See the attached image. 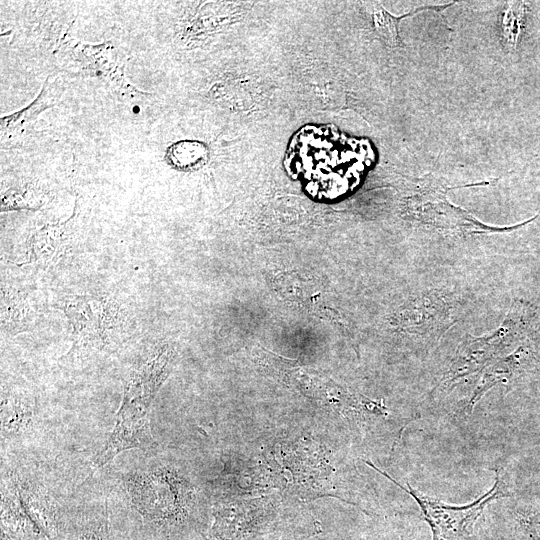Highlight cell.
<instances>
[{
    "label": "cell",
    "instance_id": "30bf717a",
    "mask_svg": "<svg viewBox=\"0 0 540 540\" xmlns=\"http://www.w3.org/2000/svg\"><path fill=\"white\" fill-rule=\"evenodd\" d=\"M23 510L46 540H57L60 522L48 498L25 485L16 487Z\"/></svg>",
    "mask_w": 540,
    "mask_h": 540
},
{
    "label": "cell",
    "instance_id": "9a60e30c",
    "mask_svg": "<svg viewBox=\"0 0 540 540\" xmlns=\"http://www.w3.org/2000/svg\"><path fill=\"white\" fill-rule=\"evenodd\" d=\"M168 157L175 166L181 169H190L198 167L206 161L208 150L200 142L183 141L170 148Z\"/></svg>",
    "mask_w": 540,
    "mask_h": 540
},
{
    "label": "cell",
    "instance_id": "ffe728a7",
    "mask_svg": "<svg viewBox=\"0 0 540 540\" xmlns=\"http://www.w3.org/2000/svg\"><path fill=\"white\" fill-rule=\"evenodd\" d=\"M144 540H155V539H144Z\"/></svg>",
    "mask_w": 540,
    "mask_h": 540
},
{
    "label": "cell",
    "instance_id": "d6986e66",
    "mask_svg": "<svg viewBox=\"0 0 540 540\" xmlns=\"http://www.w3.org/2000/svg\"><path fill=\"white\" fill-rule=\"evenodd\" d=\"M305 537L308 536H279V537H272L264 540H305Z\"/></svg>",
    "mask_w": 540,
    "mask_h": 540
},
{
    "label": "cell",
    "instance_id": "8992f818",
    "mask_svg": "<svg viewBox=\"0 0 540 540\" xmlns=\"http://www.w3.org/2000/svg\"><path fill=\"white\" fill-rule=\"evenodd\" d=\"M416 188L418 190L413 191V195L408 199L409 212L414 219L443 230L469 234L504 232L524 226L537 217L513 227L488 226L450 203L446 197V191L450 188L442 186L440 183L433 184L424 179L418 181Z\"/></svg>",
    "mask_w": 540,
    "mask_h": 540
},
{
    "label": "cell",
    "instance_id": "8fae6325",
    "mask_svg": "<svg viewBox=\"0 0 540 540\" xmlns=\"http://www.w3.org/2000/svg\"><path fill=\"white\" fill-rule=\"evenodd\" d=\"M59 95L56 83L48 77L37 98L24 109L1 118V134L14 136L19 134L30 122L44 110L52 107Z\"/></svg>",
    "mask_w": 540,
    "mask_h": 540
},
{
    "label": "cell",
    "instance_id": "2e32d148",
    "mask_svg": "<svg viewBox=\"0 0 540 540\" xmlns=\"http://www.w3.org/2000/svg\"><path fill=\"white\" fill-rule=\"evenodd\" d=\"M70 540H110L106 521H91L75 530Z\"/></svg>",
    "mask_w": 540,
    "mask_h": 540
},
{
    "label": "cell",
    "instance_id": "7c38bea8",
    "mask_svg": "<svg viewBox=\"0 0 540 540\" xmlns=\"http://www.w3.org/2000/svg\"><path fill=\"white\" fill-rule=\"evenodd\" d=\"M34 417L33 404L20 395L2 396L1 400V434L2 438L20 436L32 424Z\"/></svg>",
    "mask_w": 540,
    "mask_h": 540
},
{
    "label": "cell",
    "instance_id": "7a4b0ae2",
    "mask_svg": "<svg viewBox=\"0 0 540 540\" xmlns=\"http://www.w3.org/2000/svg\"><path fill=\"white\" fill-rule=\"evenodd\" d=\"M131 502L144 523L164 533H183L195 522L190 484L171 469L134 472L125 477Z\"/></svg>",
    "mask_w": 540,
    "mask_h": 540
},
{
    "label": "cell",
    "instance_id": "5bb4252c",
    "mask_svg": "<svg viewBox=\"0 0 540 540\" xmlns=\"http://www.w3.org/2000/svg\"><path fill=\"white\" fill-rule=\"evenodd\" d=\"M451 4L443 5V6L421 7L411 13H408L399 17L393 16L387 10H385L382 6L377 5L374 7L373 12H372L373 24H374L377 34L380 36V38L386 45L392 48L399 47L402 45V43L399 36L398 24L402 18L410 16V15H414L415 13L425 10V9H435V10L441 11L447 8Z\"/></svg>",
    "mask_w": 540,
    "mask_h": 540
},
{
    "label": "cell",
    "instance_id": "277c9868",
    "mask_svg": "<svg viewBox=\"0 0 540 540\" xmlns=\"http://www.w3.org/2000/svg\"><path fill=\"white\" fill-rule=\"evenodd\" d=\"M365 463L417 502L424 520L431 529L432 540H470L474 525L486 506L494 500L510 496L504 490L499 470H496L494 483L488 491L467 505L456 506L427 496L414 489L409 483L405 487L371 461L365 460Z\"/></svg>",
    "mask_w": 540,
    "mask_h": 540
},
{
    "label": "cell",
    "instance_id": "44dd1931",
    "mask_svg": "<svg viewBox=\"0 0 540 540\" xmlns=\"http://www.w3.org/2000/svg\"><path fill=\"white\" fill-rule=\"evenodd\" d=\"M401 540H404V539H401Z\"/></svg>",
    "mask_w": 540,
    "mask_h": 540
},
{
    "label": "cell",
    "instance_id": "9c48e42d",
    "mask_svg": "<svg viewBox=\"0 0 540 540\" xmlns=\"http://www.w3.org/2000/svg\"><path fill=\"white\" fill-rule=\"evenodd\" d=\"M74 214L64 222L47 224L37 230L29 241L30 262L51 265L68 249Z\"/></svg>",
    "mask_w": 540,
    "mask_h": 540
},
{
    "label": "cell",
    "instance_id": "ac0fdd59",
    "mask_svg": "<svg viewBox=\"0 0 540 540\" xmlns=\"http://www.w3.org/2000/svg\"><path fill=\"white\" fill-rule=\"evenodd\" d=\"M520 524L532 540H540V513H525L519 517Z\"/></svg>",
    "mask_w": 540,
    "mask_h": 540
},
{
    "label": "cell",
    "instance_id": "6da1fadb",
    "mask_svg": "<svg viewBox=\"0 0 540 540\" xmlns=\"http://www.w3.org/2000/svg\"><path fill=\"white\" fill-rule=\"evenodd\" d=\"M203 540H264L279 536H312L317 523L289 511L271 497L220 499Z\"/></svg>",
    "mask_w": 540,
    "mask_h": 540
},
{
    "label": "cell",
    "instance_id": "5b68a950",
    "mask_svg": "<svg viewBox=\"0 0 540 540\" xmlns=\"http://www.w3.org/2000/svg\"><path fill=\"white\" fill-rule=\"evenodd\" d=\"M55 55L67 70L106 82L127 101L135 102L146 95L136 89L126 78L124 60L109 41L88 44L64 36Z\"/></svg>",
    "mask_w": 540,
    "mask_h": 540
},
{
    "label": "cell",
    "instance_id": "e0dca14e",
    "mask_svg": "<svg viewBox=\"0 0 540 540\" xmlns=\"http://www.w3.org/2000/svg\"><path fill=\"white\" fill-rule=\"evenodd\" d=\"M520 5H512L506 11L504 19L502 22L503 34L505 35L507 41L512 43V46H515L518 39L519 29L515 28L514 25H519L518 20H521L522 13L520 10Z\"/></svg>",
    "mask_w": 540,
    "mask_h": 540
},
{
    "label": "cell",
    "instance_id": "4fadbf2b",
    "mask_svg": "<svg viewBox=\"0 0 540 540\" xmlns=\"http://www.w3.org/2000/svg\"><path fill=\"white\" fill-rule=\"evenodd\" d=\"M211 94L222 106L237 111L250 109L255 101L252 87L237 79L217 83Z\"/></svg>",
    "mask_w": 540,
    "mask_h": 540
},
{
    "label": "cell",
    "instance_id": "52a82bcc",
    "mask_svg": "<svg viewBox=\"0 0 540 540\" xmlns=\"http://www.w3.org/2000/svg\"><path fill=\"white\" fill-rule=\"evenodd\" d=\"M63 310L72 327L73 351L101 349L108 343L110 327L103 302L73 296L65 301Z\"/></svg>",
    "mask_w": 540,
    "mask_h": 540
},
{
    "label": "cell",
    "instance_id": "3957f363",
    "mask_svg": "<svg viewBox=\"0 0 540 540\" xmlns=\"http://www.w3.org/2000/svg\"><path fill=\"white\" fill-rule=\"evenodd\" d=\"M534 317L535 310L528 303H515L503 326L496 333L468 340L459 346L436 389L447 390L459 380L488 368L508 348L526 337Z\"/></svg>",
    "mask_w": 540,
    "mask_h": 540
},
{
    "label": "cell",
    "instance_id": "ba28073f",
    "mask_svg": "<svg viewBox=\"0 0 540 540\" xmlns=\"http://www.w3.org/2000/svg\"><path fill=\"white\" fill-rule=\"evenodd\" d=\"M172 357V350L166 345L153 351L127 379L121 403L150 410L158 390L171 370Z\"/></svg>",
    "mask_w": 540,
    "mask_h": 540
}]
</instances>
